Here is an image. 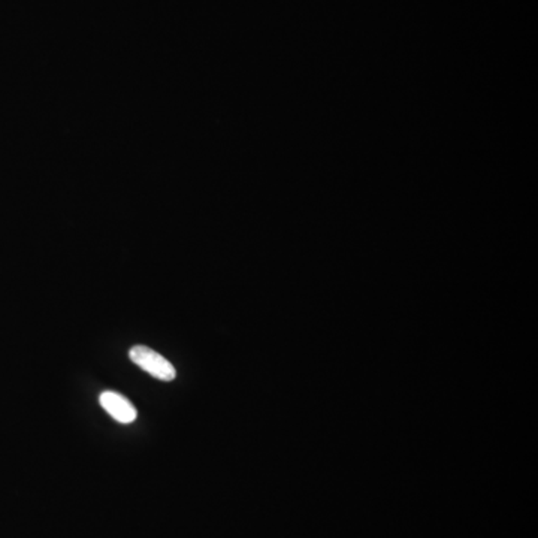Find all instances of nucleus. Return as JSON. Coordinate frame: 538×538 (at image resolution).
I'll return each instance as SVG.
<instances>
[{
    "label": "nucleus",
    "instance_id": "f03ea898",
    "mask_svg": "<svg viewBox=\"0 0 538 538\" xmlns=\"http://www.w3.org/2000/svg\"><path fill=\"white\" fill-rule=\"evenodd\" d=\"M102 408L112 416L120 424H132L138 417V411L132 402L128 398L123 397L121 393L105 390L99 397Z\"/></svg>",
    "mask_w": 538,
    "mask_h": 538
},
{
    "label": "nucleus",
    "instance_id": "f257e3e1",
    "mask_svg": "<svg viewBox=\"0 0 538 538\" xmlns=\"http://www.w3.org/2000/svg\"><path fill=\"white\" fill-rule=\"evenodd\" d=\"M129 358L142 370L162 381H173L177 377V371L168 359L147 345H133L129 350Z\"/></svg>",
    "mask_w": 538,
    "mask_h": 538
}]
</instances>
